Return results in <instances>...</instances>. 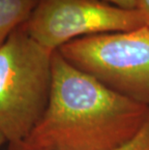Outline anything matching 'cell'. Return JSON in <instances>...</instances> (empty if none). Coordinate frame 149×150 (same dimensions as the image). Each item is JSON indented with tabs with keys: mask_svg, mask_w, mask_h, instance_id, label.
<instances>
[{
	"mask_svg": "<svg viewBox=\"0 0 149 150\" xmlns=\"http://www.w3.org/2000/svg\"><path fill=\"white\" fill-rule=\"evenodd\" d=\"M148 116V105L107 88L55 50L49 102L24 143L39 150H116Z\"/></svg>",
	"mask_w": 149,
	"mask_h": 150,
	"instance_id": "1",
	"label": "cell"
},
{
	"mask_svg": "<svg viewBox=\"0 0 149 150\" xmlns=\"http://www.w3.org/2000/svg\"><path fill=\"white\" fill-rule=\"evenodd\" d=\"M52 54L24 24L0 46V132L9 144L24 142L45 112Z\"/></svg>",
	"mask_w": 149,
	"mask_h": 150,
	"instance_id": "2",
	"label": "cell"
},
{
	"mask_svg": "<svg viewBox=\"0 0 149 150\" xmlns=\"http://www.w3.org/2000/svg\"><path fill=\"white\" fill-rule=\"evenodd\" d=\"M57 52L107 88L149 106V27L78 38Z\"/></svg>",
	"mask_w": 149,
	"mask_h": 150,
	"instance_id": "3",
	"label": "cell"
},
{
	"mask_svg": "<svg viewBox=\"0 0 149 150\" xmlns=\"http://www.w3.org/2000/svg\"><path fill=\"white\" fill-rule=\"evenodd\" d=\"M143 25L137 9H123L103 0H39L24 27L37 43L55 52L78 38Z\"/></svg>",
	"mask_w": 149,
	"mask_h": 150,
	"instance_id": "4",
	"label": "cell"
},
{
	"mask_svg": "<svg viewBox=\"0 0 149 150\" xmlns=\"http://www.w3.org/2000/svg\"><path fill=\"white\" fill-rule=\"evenodd\" d=\"M39 0H0V46L28 21Z\"/></svg>",
	"mask_w": 149,
	"mask_h": 150,
	"instance_id": "5",
	"label": "cell"
},
{
	"mask_svg": "<svg viewBox=\"0 0 149 150\" xmlns=\"http://www.w3.org/2000/svg\"><path fill=\"white\" fill-rule=\"evenodd\" d=\"M9 150H39L28 146L26 143L21 142L18 144H9ZM116 150H149V116L146 122L139 131V133L131 142L126 143Z\"/></svg>",
	"mask_w": 149,
	"mask_h": 150,
	"instance_id": "6",
	"label": "cell"
},
{
	"mask_svg": "<svg viewBox=\"0 0 149 150\" xmlns=\"http://www.w3.org/2000/svg\"><path fill=\"white\" fill-rule=\"evenodd\" d=\"M137 10L143 18L144 24L149 27V0H137Z\"/></svg>",
	"mask_w": 149,
	"mask_h": 150,
	"instance_id": "7",
	"label": "cell"
},
{
	"mask_svg": "<svg viewBox=\"0 0 149 150\" xmlns=\"http://www.w3.org/2000/svg\"><path fill=\"white\" fill-rule=\"evenodd\" d=\"M103 1L128 10H135L137 8V0H103Z\"/></svg>",
	"mask_w": 149,
	"mask_h": 150,
	"instance_id": "8",
	"label": "cell"
},
{
	"mask_svg": "<svg viewBox=\"0 0 149 150\" xmlns=\"http://www.w3.org/2000/svg\"><path fill=\"white\" fill-rule=\"evenodd\" d=\"M6 142H7V140H6L4 135H3V134H2L1 132H0V148H1L2 146L4 145Z\"/></svg>",
	"mask_w": 149,
	"mask_h": 150,
	"instance_id": "9",
	"label": "cell"
}]
</instances>
